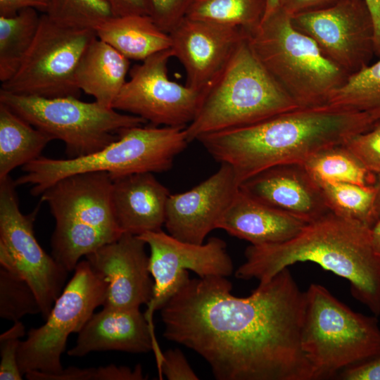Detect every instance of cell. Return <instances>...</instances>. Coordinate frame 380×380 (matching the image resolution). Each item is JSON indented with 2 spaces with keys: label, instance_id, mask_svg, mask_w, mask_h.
I'll return each mask as SVG.
<instances>
[{
  "label": "cell",
  "instance_id": "31",
  "mask_svg": "<svg viewBox=\"0 0 380 380\" xmlns=\"http://www.w3.org/2000/svg\"><path fill=\"white\" fill-rule=\"evenodd\" d=\"M42 313L38 298L29 284L6 269H0V317L13 322L27 315Z\"/></svg>",
  "mask_w": 380,
  "mask_h": 380
},
{
  "label": "cell",
  "instance_id": "19",
  "mask_svg": "<svg viewBox=\"0 0 380 380\" xmlns=\"http://www.w3.org/2000/svg\"><path fill=\"white\" fill-rule=\"evenodd\" d=\"M239 188L306 223L330 212L319 184L302 164L270 167L243 182Z\"/></svg>",
  "mask_w": 380,
  "mask_h": 380
},
{
  "label": "cell",
  "instance_id": "15",
  "mask_svg": "<svg viewBox=\"0 0 380 380\" xmlns=\"http://www.w3.org/2000/svg\"><path fill=\"white\" fill-rule=\"evenodd\" d=\"M291 23L349 76L369 65L375 56L374 24L365 0H341L326 9L292 16Z\"/></svg>",
  "mask_w": 380,
  "mask_h": 380
},
{
  "label": "cell",
  "instance_id": "41",
  "mask_svg": "<svg viewBox=\"0 0 380 380\" xmlns=\"http://www.w3.org/2000/svg\"><path fill=\"white\" fill-rule=\"evenodd\" d=\"M52 0H0V16H11L19 11L32 8L46 13Z\"/></svg>",
  "mask_w": 380,
  "mask_h": 380
},
{
  "label": "cell",
  "instance_id": "7",
  "mask_svg": "<svg viewBox=\"0 0 380 380\" xmlns=\"http://www.w3.org/2000/svg\"><path fill=\"white\" fill-rule=\"evenodd\" d=\"M246 34L259 61L300 108L326 104L349 77L293 26L281 7Z\"/></svg>",
  "mask_w": 380,
  "mask_h": 380
},
{
  "label": "cell",
  "instance_id": "26",
  "mask_svg": "<svg viewBox=\"0 0 380 380\" xmlns=\"http://www.w3.org/2000/svg\"><path fill=\"white\" fill-rule=\"evenodd\" d=\"M40 17L27 8L11 16H0V81L10 80L18 71L37 34Z\"/></svg>",
  "mask_w": 380,
  "mask_h": 380
},
{
  "label": "cell",
  "instance_id": "42",
  "mask_svg": "<svg viewBox=\"0 0 380 380\" xmlns=\"http://www.w3.org/2000/svg\"><path fill=\"white\" fill-rule=\"evenodd\" d=\"M365 1L374 24L375 56L380 58V0H365Z\"/></svg>",
  "mask_w": 380,
  "mask_h": 380
},
{
  "label": "cell",
  "instance_id": "16",
  "mask_svg": "<svg viewBox=\"0 0 380 380\" xmlns=\"http://www.w3.org/2000/svg\"><path fill=\"white\" fill-rule=\"evenodd\" d=\"M147 244L139 236L123 233L85 256L92 270L106 282L103 308L139 309L153 296Z\"/></svg>",
  "mask_w": 380,
  "mask_h": 380
},
{
  "label": "cell",
  "instance_id": "37",
  "mask_svg": "<svg viewBox=\"0 0 380 380\" xmlns=\"http://www.w3.org/2000/svg\"><path fill=\"white\" fill-rule=\"evenodd\" d=\"M158 373L160 379L164 375L168 380L199 379L183 353L178 348L170 349L163 353Z\"/></svg>",
  "mask_w": 380,
  "mask_h": 380
},
{
  "label": "cell",
  "instance_id": "34",
  "mask_svg": "<svg viewBox=\"0 0 380 380\" xmlns=\"http://www.w3.org/2000/svg\"><path fill=\"white\" fill-rule=\"evenodd\" d=\"M344 145L373 174H380V121L369 130L360 133Z\"/></svg>",
  "mask_w": 380,
  "mask_h": 380
},
{
  "label": "cell",
  "instance_id": "29",
  "mask_svg": "<svg viewBox=\"0 0 380 380\" xmlns=\"http://www.w3.org/2000/svg\"><path fill=\"white\" fill-rule=\"evenodd\" d=\"M327 104L363 112L380 121V58L350 75L331 94Z\"/></svg>",
  "mask_w": 380,
  "mask_h": 380
},
{
  "label": "cell",
  "instance_id": "2",
  "mask_svg": "<svg viewBox=\"0 0 380 380\" xmlns=\"http://www.w3.org/2000/svg\"><path fill=\"white\" fill-rule=\"evenodd\" d=\"M376 122L363 112L324 104L204 134L196 141L217 161L232 167L239 186L270 167L303 165L317 152L344 144Z\"/></svg>",
  "mask_w": 380,
  "mask_h": 380
},
{
  "label": "cell",
  "instance_id": "33",
  "mask_svg": "<svg viewBox=\"0 0 380 380\" xmlns=\"http://www.w3.org/2000/svg\"><path fill=\"white\" fill-rule=\"evenodd\" d=\"M25 376L30 380H143L145 378L140 365L133 370L114 365L97 368L69 367L56 374L33 371L25 374Z\"/></svg>",
  "mask_w": 380,
  "mask_h": 380
},
{
  "label": "cell",
  "instance_id": "4",
  "mask_svg": "<svg viewBox=\"0 0 380 380\" xmlns=\"http://www.w3.org/2000/svg\"><path fill=\"white\" fill-rule=\"evenodd\" d=\"M298 108L259 61L246 34L206 88L196 115L186 127L187 139L189 143Z\"/></svg>",
  "mask_w": 380,
  "mask_h": 380
},
{
  "label": "cell",
  "instance_id": "28",
  "mask_svg": "<svg viewBox=\"0 0 380 380\" xmlns=\"http://www.w3.org/2000/svg\"><path fill=\"white\" fill-rule=\"evenodd\" d=\"M267 0H195L186 18L236 27L246 33L261 23Z\"/></svg>",
  "mask_w": 380,
  "mask_h": 380
},
{
  "label": "cell",
  "instance_id": "1",
  "mask_svg": "<svg viewBox=\"0 0 380 380\" xmlns=\"http://www.w3.org/2000/svg\"><path fill=\"white\" fill-rule=\"evenodd\" d=\"M225 277L189 279L160 309L163 336L196 352L217 380H316L301 347L305 291L288 268L247 297Z\"/></svg>",
  "mask_w": 380,
  "mask_h": 380
},
{
  "label": "cell",
  "instance_id": "12",
  "mask_svg": "<svg viewBox=\"0 0 380 380\" xmlns=\"http://www.w3.org/2000/svg\"><path fill=\"white\" fill-rule=\"evenodd\" d=\"M15 187L10 176L0 179V264L29 284L46 319L65 286L68 272L39 244L33 229L38 208L24 215Z\"/></svg>",
  "mask_w": 380,
  "mask_h": 380
},
{
  "label": "cell",
  "instance_id": "24",
  "mask_svg": "<svg viewBox=\"0 0 380 380\" xmlns=\"http://www.w3.org/2000/svg\"><path fill=\"white\" fill-rule=\"evenodd\" d=\"M94 30L99 39L129 60L143 61L171 46L170 34L163 31L150 15L112 16Z\"/></svg>",
  "mask_w": 380,
  "mask_h": 380
},
{
  "label": "cell",
  "instance_id": "9",
  "mask_svg": "<svg viewBox=\"0 0 380 380\" xmlns=\"http://www.w3.org/2000/svg\"><path fill=\"white\" fill-rule=\"evenodd\" d=\"M0 103L53 140L62 141L68 158L99 151L118 139L124 129L146 122L95 101L85 102L74 96L45 98L0 89Z\"/></svg>",
  "mask_w": 380,
  "mask_h": 380
},
{
  "label": "cell",
  "instance_id": "17",
  "mask_svg": "<svg viewBox=\"0 0 380 380\" xmlns=\"http://www.w3.org/2000/svg\"><path fill=\"white\" fill-rule=\"evenodd\" d=\"M239 189L232 167L224 163L194 188L170 194L165 227L169 234L187 243L202 244L215 229Z\"/></svg>",
  "mask_w": 380,
  "mask_h": 380
},
{
  "label": "cell",
  "instance_id": "10",
  "mask_svg": "<svg viewBox=\"0 0 380 380\" xmlns=\"http://www.w3.org/2000/svg\"><path fill=\"white\" fill-rule=\"evenodd\" d=\"M74 271L54 302L46 322L31 329L27 338L20 342L18 362L23 375L33 371L60 373L63 369L61 355L69 335L79 333L95 309L103 305L107 287L103 278L86 259L80 260Z\"/></svg>",
  "mask_w": 380,
  "mask_h": 380
},
{
  "label": "cell",
  "instance_id": "36",
  "mask_svg": "<svg viewBox=\"0 0 380 380\" xmlns=\"http://www.w3.org/2000/svg\"><path fill=\"white\" fill-rule=\"evenodd\" d=\"M195 0H151V17L164 32L170 34L186 16Z\"/></svg>",
  "mask_w": 380,
  "mask_h": 380
},
{
  "label": "cell",
  "instance_id": "35",
  "mask_svg": "<svg viewBox=\"0 0 380 380\" xmlns=\"http://www.w3.org/2000/svg\"><path fill=\"white\" fill-rule=\"evenodd\" d=\"M25 334V326L20 322L0 336V379L21 380L22 373L18 362L19 338Z\"/></svg>",
  "mask_w": 380,
  "mask_h": 380
},
{
  "label": "cell",
  "instance_id": "30",
  "mask_svg": "<svg viewBox=\"0 0 380 380\" xmlns=\"http://www.w3.org/2000/svg\"><path fill=\"white\" fill-rule=\"evenodd\" d=\"M332 213L372 227L374 186L342 182H317Z\"/></svg>",
  "mask_w": 380,
  "mask_h": 380
},
{
  "label": "cell",
  "instance_id": "6",
  "mask_svg": "<svg viewBox=\"0 0 380 380\" xmlns=\"http://www.w3.org/2000/svg\"><path fill=\"white\" fill-rule=\"evenodd\" d=\"M112 182L107 172L79 173L58 180L41 194L56 221L51 255L68 272L82 257L123 234L112 207Z\"/></svg>",
  "mask_w": 380,
  "mask_h": 380
},
{
  "label": "cell",
  "instance_id": "39",
  "mask_svg": "<svg viewBox=\"0 0 380 380\" xmlns=\"http://www.w3.org/2000/svg\"><path fill=\"white\" fill-rule=\"evenodd\" d=\"M113 16L146 15L151 16V0H103Z\"/></svg>",
  "mask_w": 380,
  "mask_h": 380
},
{
  "label": "cell",
  "instance_id": "22",
  "mask_svg": "<svg viewBox=\"0 0 380 380\" xmlns=\"http://www.w3.org/2000/svg\"><path fill=\"white\" fill-rule=\"evenodd\" d=\"M305 222L248 196L240 188L217 229L253 246L277 244L296 236Z\"/></svg>",
  "mask_w": 380,
  "mask_h": 380
},
{
  "label": "cell",
  "instance_id": "27",
  "mask_svg": "<svg viewBox=\"0 0 380 380\" xmlns=\"http://www.w3.org/2000/svg\"><path fill=\"white\" fill-rule=\"evenodd\" d=\"M317 182H342L374 186L376 175L372 173L344 145L324 148L303 164Z\"/></svg>",
  "mask_w": 380,
  "mask_h": 380
},
{
  "label": "cell",
  "instance_id": "13",
  "mask_svg": "<svg viewBox=\"0 0 380 380\" xmlns=\"http://www.w3.org/2000/svg\"><path fill=\"white\" fill-rule=\"evenodd\" d=\"M171 49L156 53L130 70L113 108L154 126L186 127L195 118L205 89L182 85L168 76Z\"/></svg>",
  "mask_w": 380,
  "mask_h": 380
},
{
  "label": "cell",
  "instance_id": "40",
  "mask_svg": "<svg viewBox=\"0 0 380 380\" xmlns=\"http://www.w3.org/2000/svg\"><path fill=\"white\" fill-rule=\"evenodd\" d=\"M341 0H282L280 7L290 16L328 8Z\"/></svg>",
  "mask_w": 380,
  "mask_h": 380
},
{
  "label": "cell",
  "instance_id": "11",
  "mask_svg": "<svg viewBox=\"0 0 380 380\" xmlns=\"http://www.w3.org/2000/svg\"><path fill=\"white\" fill-rule=\"evenodd\" d=\"M96 37L93 29L65 25L43 13L22 64L0 89L18 95L79 98L77 67Z\"/></svg>",
  "mask_w": 380,
  "mask_h": 380
},
{
  "label": "cell",
  "instance_id": "20",
  "mask_svg": "<svg viewBox=\"0 0 380 380\" xmlns=\"http://www.w3.org/2000/svg\"><path fill=\"white\" fill-rule=\"evenodd\" d=\"M119 350L143 353L153 350L160 369L163 353L153 329L139 309L103 308L94 313L78 333L75 346L68 351L71 357L91 352Z\"/></svg>",
  "mask_w": 380,
  "mask_h": 380
},
{
  "label": "cell",
  "instance_id": "32",
  "mask_svg": "<svg viewBox=\"0 0 380 380\" xmlns=\"http://www.w3.org/2000/svg\"><path fill=\"white\" fill-rule=\"evenodd\" d=\"M45 14L65 25L93 30L113 16L103 0H52Z\"/></svg>",
  "mask_w": 380,
  "mask_h": 380
},
{
  "label": "cell",
  "instance_id": "21",
  "mask_svg": "<svg viewBox=\"0 0 380 380\" xmlns=\"http://www.w3.org/2000/svg\"><path fill=\"white\" fill-rule=\"evenodd\" d=\"M111 201L122 233L141 235L165 224L169 190L151 172L112 179Z\"/></svg>",
  "mask_w": 380,
  "mask_h": 380
},
{
  "label": "cell",
  "instance_id": "25",
  "mask_svg": "<svg viewBox=\"0 0 380 380\" xmlns=\"http://www.w3.org/2000/svg\"><path fill=\"white\" fill-rule=\"evenodd\" d=\"M53 139L0 103V179L39 158Z\"/></svg>",
  "mask_w": 380,
  "mask_h": 380
},
{
  "label": "cell",
  "instance_id": "3",
  "mask_svg": "<svg viewBox=\"0 0 380 380\" xmlns=\"http://www.w3.org/2000/svg\"><path fill=\"white\" fill-rule=\"evenodd\" d=\"M245 256L235 272L239 279L265 283L291 265L312 262L348 281L353 296L380 315V257L371 227L362 222L330 211L285 242L249 246Z\"/></svg>",
  "mask_w": 380,
  "mask_h": 380
},
{
  "label": "cell",
  "instance_id": "43",
  "mask_svg": "<svg viewBox=\"0 0 380 380\" xmlns=\"http://www.w3.org/2000/svg\"><path fill=\"white\" fill-rule=\"evenodd\" d=\"M374 199L372 209V226L380 220V174L376 175V182L374 184Z\"/></svg>",
  "mask_w": 380,
  "mask_h": 380
},
{
  "label": "cell",
  "instance_id": "23",
  "mask_svg": "<svg viewBox=\"0 0 380 380\" xmlns=\"http://www.w3.org/2000/svg\"><path fill=\"white\" fill-rule=\"evenodd\" d=\"M129 60L97 37L82 55L75 72L77 84L102 106L113 104L125 84Z\"/></svg>",
  "mask_w": 380,
  "mask_h": 380
},
{
  "label": "cell",
  "instance_id": "44",
  "mask_svg": "<svg viewBox=\"0 0 380 380\" xmlns=\"http://www.w3.org/2000/svg\"><path fill=\"white\" fill-rule=\"evenodd\" d=\"M371 238L374 249L380 257V220L371 227Z\"/></svg>",
  "mask_w": 380,
  "mask_h": 380
},
{
  "label": "cell",
  "instance_id": "38",
  "mask_svg": "<svg viewBox=\"0 0 380 380\" xmlns=\"http://www.w3.org/2000/svg\"><path fill=\"white\" fill-rule=\"evenodd\" d=\"M338 376L344 380H380V351L367 360L343 369Z\"/></svg>",
  "mask_w": 380,
  "mask_h": 380
},
{
  "label": "cell",
  "instance_id": "18",
  "mask_svg": "<svg viewBox=\"0 0 380 380\" xmlns=\"http://www.w3.org/2000/svg\"><path fill=\"white\" fill-rule=\"evenodd\" d=\"M169 34L173 57L185 69L186 84L205 89L246 32L236 27L184 18Z\"/></svg>",
  "mask_w": 380,
  "mask_h": 380
},
{
  "label": "cell",
  "instance_id": "14",
  "mask_svg": "<svg viewBox=\"0 0 380 380\" xmlns=\"http://www.w3.org/2000/svg\"><path fill=\"white\" fill-rule=\"evenodd\" d=\"M139 236L150 249L149 271L153 279L152 298L147 304L145 317L154 329L153 315L178 291L189 279L188 270L199 277H229L234 270L225 242L217 237L205 243L182 241L159 230Z\"/></svg>",
  "mask_w": 380,
  "mask_h": 380
},
{
  "label": "cell",
  "instance_id": "5",
  "mask_svg": "<svg viewBox=\"0 0 380 380\" xmlns=\"http://www.w3.org/2000/svg\"><path fill=\"white\" fill-rule=\"evenodd\" d=\"M189 144L186 127L148 126L129 127L118 139L94 153L75 158L44 156L23 166L25 174L15 185L30 184L32 196H41L49 186L70 175L107 172L111 179L141 172L169 170L175 157Z\"/></svg>",
  "mask_w": 380,
  "mask_h": 380
},
{
  "label": "cell",
  "instance_id": "8",
  "mask_svg": "<svg viewBox=\"0 0 380 380\" xmlns=\"http://www.w3.org/2000/svg\"><path fill=\"white\" fill-rule=\"evenodd\" d=\"M301 347L317 379H327L379 353L380 327L376 317L354 312L312 284L305 291Z\"/></svg>",
  "mask_w": 380,
  "mask_h": 380
},
{
  "label": "cell",
  "instance_id": "45",
  "mask_svg": "<svg viewBox=\"0 0 380 380\" xmlns=\"http://www.w3.org/2000/svg\"><path fill=\"white\" fill-rule=\"evenodd\" d=\"M282 0H267L266 10L264 17H266L280 8Z\"/></svg>",
  "mask_w": 380,
  "mask_h": 380
}]
</instances>
